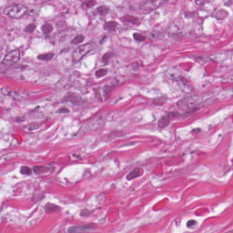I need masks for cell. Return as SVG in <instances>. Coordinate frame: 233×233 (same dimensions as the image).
<instances>
[{"label": "cell", "instance_id": "3957f363", "mask_svg": "<svg viewBox=\"0 0 233 233\" xmlns=\"http://www.w3.org/2000/svg\"><path fill=\"white\" fill-rule=\"evenodd\" d=\"M200 103H201L200 98L193 96L180 100L178 102L177 105L182 110H190L195 109Z\"/></svg>", "mask_w": 233, "mask_h": 233}, {"label": "cell", "instance_id": "6da1fadb", "mask_svg": "<svg viewBox=\"0 0 233 233\" xmlns=\"http://www.w3.org/2000/svg\"><path fill=\"white\" fill-rule=\"evenodd\" d=\"M27 8L21 4L10 5L4 10V14L12 19H21L27 14Z\"/></svg>", "mask_w": 233, "mask_h": 233}, {"label": "cell", "instance_id": "7c38bea8", "mask_svg": "<svg viewBox=\"0 0 233 233\" xmlns=\"http://www.w3.org/2000/svg\"><path fill=\"white\" fill-rule=\"evenodd\" d=\"M41 30H42V31L44 34H49L51 33L52 31H53V26H52V25H51V24L46 23L42 26Z\"/></svg>", "mask_w": 233, "mask_h": 233}, {"label": "cell", "instance_id": "9a60e30c", "mask_svg": "<svg viewBox=\"0 0 233 233\" xmlns=\"http://www.w3.org/2000/svg\"><path fill=\"white\" fill-rule=\"evenodd\" d=\"M85 37L83 35H77V36H75L73 40L71 41L72 44L73 45H78L82 43L83 41L84 40Z\"/></svg>", "mask_w": 233, "mask_h": 233}, {"label": "cell", "instance_id": "5bb4252c", "mask_svg": "<svg viewBox=\"0 0 233 233\" xmlns=\"http://www.w3.org/2000/svg\"><path fill=\"white\" fill-rule=\"evenodd\" d=\"M54 56L53 53H45V54H41L38 56V59L42 61H49L51 60Z\"/></svg>", "mask_w": 233, "mask_h": 233}, {"label": "cell", "instance_id": "8fae6325", "mask_svg": "<svg viewBox=\"0 0 233 233\" xmlns=\"http://www.w3.org/2000/svg\"><path fill=\"white\" fill-rule=\"evenodd\" d=\"M49 170H50L49 167H44V166H36L34 168V171L35 172L36 174H40V175L48 172Z\"/></svg>", "mask_w": 233, "mask_h": 233}, {"label": "cell", "instance_id": "ac0fdd59", "mask_svg": "<svg viewBox=\"0 0 233 233\" xmlns=\"http://www.w3.org/2000/svg\"><path fill=\"white\" fill-rule=\"evenodd\" d=\"M107 73V70H106V69H99L96 72L95 75L97 77L99 78L106 75Z\"/></svg>", "mask_w": 233, "mask_h": 233}, {"label": "cell", "instance_id": "ba28073f", "mask_svg": "<svg viewBox=\"0 0 233 233\" xmlns=\"http://www.w3.org/2000/svg\"><path fill=\"white\" fill-rule=\"evenodd\" d=\"M170 117L168 116V114L162 117L158 121V127L160 128H163L167 127L170 123Z\"/></svg>", "mask_w": 233, "mask_h": 233}, {"label": "cell", "instance_id": "603a6c76", "mask_svg": "<svg viewBox=\"0 0 233 233\" xmlns=\"http://www.w3.org/2000/svg\"><path fill=\"white\" fill-rule=\"evenodd\" d=\"M69 109L65 108V107L61 108V109H60V110H58L57 111V113H69Z\"/></svg>", "mask_w": 233, "mask_h": 233}, {"label": "cell", "instance_id": "2e32d148", "mask_svg": "<svg viewBox=\"0 0 233 233\" xmlns=\"http://www.w3.org/2000/svg\"><path fill=\"white\" fill-rule=\"evenodd\" d=\"M109 11V8L105 6H101L97 8V12L100 15H105Z\"/></svg>", "mask_w": 233, "mask_h": 233}, {"label": "cell", "instance_id": "5b68a950", "mask_svg": "<svg viewBox=\"0 0 233 233\" xmlns=\"http://www.w3.org/2000/svg\"><path fill=\"white\" fill-rule=\"evenodd\" d=\"M21 55L20 51L19 50L15 49L13 51H10L4 57L1 64L4 65H12L14 64L17 62H19L20 60Z\"/></svg>", "mask_w": 233, "mask_h": 233}, {"label": "cell", "instance_id": "9c48e42d", "mask_svg": "<svg viewBox=\"0 0 233 233\" xmlns=\"http://www.w3.org/2000/svg\"><path fill=\"white\" fill-rule=\"evenodd\" d=\"M118 26V23L116 21H109V22H106L104 24L103 27L105 30L107 31H114L116 29Z\"/></svg>", "mask_w": 233, "mask_h": 233}, {"label": "cell", "instance_id": "44dd1931", "mask_svg": "<svg viewBox=\"0 0 233 233\" xmlns=\"http://www.w3.org/2000/svg\"><path fill=\"white\" fill-rule=\"evenodd\" d=\"M96 4V1H85L84 4H83V7L86 8H90L91 7H92V6Z\"/></svg>", "mask_w": 233, "mask_h": 233}, {"label": "cell", "instance_id": "e0dca14e", "mask_svg": "<svg viewBox=\"0 0 233 233\" xmlns=\"http://www.w3.org/2000/svg\"><path fill=\"white\" fill-rule=\"evenodd\" d=\"M36 25L34 23L29 24V25H27L25 28V32H27V33H31V32H33L34 30H36Z\"/></svg>", "mask_w": 233, "mask_h": 233}, {"label": "cell", "instance_id": "d6986e66", "mask_svg": "<svg viewBox=\"0 0 233 233\" xmlns=\"http://www.w3.org/2000/svg\"><path fill=\"white\" fill-rule=\"evenodd\" d=\"M20 172L22 175H30V174L32 173V170L30 169V167H28L27 166H23V167H21Z\"/></svg>", "mask_w": 233, "mask_h": 233}, {"label": "cell", "instance_id": "30bf717a", "mask_svg": "<svg viewBox=\"0 0 233 233\" xmlns=\"http://www.w3.org/2000/svg\"><path fill=\"white\" fill-rule=\"evenodd\" d=\"M45 211L48 213H55L59 211L60 208L58 207L57 205H55L53 204H47L46 206H45Z\"/></svg>", "mask_w": 233, "mask_h": 233}, {"label": "cell", "instance_id": "52a82bcc", "mask_svg": "<svg viewBox=\"0 0 233 233\" xmlns=\"http://www.w3.org/2000/svg\"><path fill=\"white\" fill-rule=\"evenodd\" d=\"M143 174V170L140 168V167H137L129 172V174L127 176V179L128 180H133L135 178L139 177L141 175H142Z\"/></svg>", "mask_w": 233, "mask_h": 233}, {"label": "cell", "instance_id": "7a4b0ae2", "mask_svg": "<svg viewBox=\"0 0 233 233\" xmlns=\"http://www.w3.org/2000/svg\"><path fill=\"white\" fill-rule=\"evenodd\" d=\"M94 47V43H88L86 44L80 45L79 47L74 50L72 53V60L74 62H77L90 52Z\"/></svg>", "mask_w": 233, "mask_h": 233}, {"label": "cell", "instance_id": "cb8c5ba5", "mask_svg": "<svg viewBox=\"0 0 233 233\" xmlns=\"http://www.w3.org/2000/svg\"><path fill=\"white\" fill-rule=\"evenodd\" d=\"M195 224V220H190V221H189L188 222H187V226L189 228V227H191V226H192L193 225H194Z\"/></svg>", "mask_w": 233, "mask_h": 233}, {"label": "cell", "instance_id": "4fadbf2b", "mask_svg": "<svg viewBox=\"0 0 233 233\" xmlns=\"http://www.w3.org/2000/svg\"><path fill=\"white\" fill-rule=\"evenodd\" d=\"M121 19L122 21H125V22L132 23H136L138 21V18H136V17H135L133 16H131V15H126V16L123 17Z\"/></svg>", "mask_w": 233, "mask_h": 233}, {"label": "cell", "instance_id": "7402d4cb", "mask_svg": "<svg viewBox=\"0 0 233 233\" xmlns=\"http://www.w3.org/2000/svg\"><path fill=\"white\" fill-rule=\"evenodd\" d=\"M111 58V53H106L105 55L103 56V61L105 63H107L110 60Z\"/></svg>", "mask_w": 233, "mask_h": 233}, {"label": "cell", "instance_id": "8992f818", "mask_svg": "<svg viewBox=\"0 0 233 233\" xmlns=\"http://www.w3.org/2000/svg\"><path fill=\"white\" fill-rule=\"evenodd\" d=\"M92 225H85V226H72L69 228L68 230L69 233H83L90 230L92 228Z\"/></svg>", "mask_w": 233, "mask_h": 233}, {"label": "cell", "instance_id": "ffe728a7", "mask_svg": "<svg viewBox=\"0 0 233 233\" xmlns=\"http://www.w3.org/2000/svg\"><path fill=\"white\" fill-rule=\"evenodd\" d=\"M133 38L137 41H144L146 39V37L144 36L139 33H134Z\"/></svg>", "mask_w": 233, "mask_h": 233}, {"label": "cell", "instance_id": "277c9868", "mask_svg": "<svg viewBox=\"0 0 233 233\" xmlns=\"http://www.w3.org/2000/svg\"><path fill=\"white\" fill-rule=\"evenodd\" d=\"M164 3V1H160V0H149V1H145L141 3L140 8L143 11L150 12L157 9Z\"/></svg>", "mask_w": 233, "mask_h": 233}]
</instances>
